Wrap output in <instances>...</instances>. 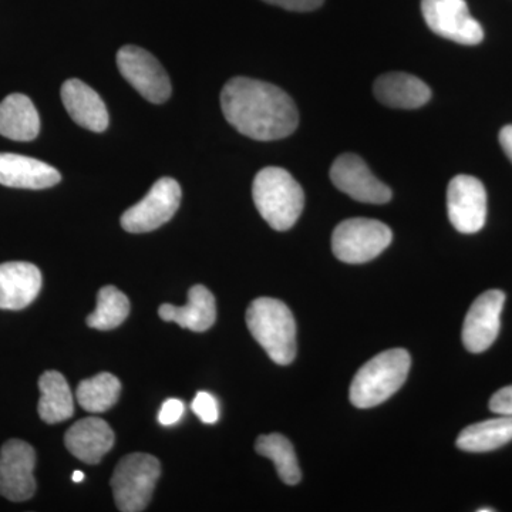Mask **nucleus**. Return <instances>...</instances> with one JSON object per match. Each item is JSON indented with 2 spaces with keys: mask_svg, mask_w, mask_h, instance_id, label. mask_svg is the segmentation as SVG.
<instances>
[{
  "mask_svg": "<svg viewBox=\"0 0 512 512\" xmlns=\"http://www.w3.org/2000/svg\"><path fill=\"white\" fill-rule=\"evenodd\" d=\"M184 414V403L178 399H168L161 406L160 413H158V421L161 426H174L181 420Z\"/></svg>",
  "mask_w": 512,
  "mask_h": 512,
  "instance_id": "27",
  "label": "nucleus"
},
{
  "mask_svg": "<svg viewBox=\"0 0 512 512\" xmlns=\"http://www.w3.org/2000/svg\"><path fill=\"white\" fill-rule=\"evenodd\" d=\"M421 12L431 32L458 45L476 46L484 30L471 16L466 0H421Z\"/></svg>",
  "mask_w": 512,
  "mask_h": 512,
  "instance_id": "8",
  "label": "nucleus"
},
{
  "mask_svg": "<svg viewBox=\"0 0 512 512\" xmlns=\"http://www.w3.org/2000/svg\"><path fill=\"white\" fill-rule=\"evenodd\" d=\"M330 180L338 190L353 200L366 204H386L392 200V191L369 170L356 154H342L330 168Z\"/></svg>",
  "mask_w": 512,
  "mask_h": 512,
  "instance_id": "12",
  "label": "nucleus"
},
{
  "mask_svg": "<svg viewBox=\"0 0 512 512\" xmlns=\"http://www.w3.org/2000/svg\"><path fill=\"white\" fill-rule=\"evenodd\" d=\"M181 195L180 184L174 178H161L143 200L124 212L121 227L130 234H144L163 227L178 211Z\"/></svg>",
  "mask_w": 512,
  "mask_h": 512,
  "instance_id": "7",
  "label": "nucleus"
},
{
  "mask_svg": "<svg viewBox=\"0 0 512 512\" xmlns=\"http://www.w3.org/2000/svg\"><path fill=\"white\" fill-rule=\"evenodd\" d=\"M252 195L256 210L275 231L291 229L305 207L301 185L284 168L266 167L259 171Z\"/></svg>",
  "mask_w": 512,
  "mask_h": 512,
  "instance_id": "2",
  "label": "nucleus"
},
{
  "mask_svg": "<svg viewBox=\"0 0 512 512\" xmlns=\"http://www.w3.org/2000/svg\"><path fill=\"white\" fill-rule=\"evenodd\" d=\"M72 480L74 483H82L84 480V473L83 471H74Z\"/></svg>",
  "mask_w": 512,
  "mask_h": 512,
  "instance_id": "31",
  "label": "nucleus"
},
{
  "mask_svg": "<svg viewBox=\"0 0 512 512\" xmlns=\"http://www.w3.org/2000/svg\"><path fill=\"white\" fill-rule=\"evenodd\" d=\"M62 175L52 165L19 154L0 153V184L22 190H45L59 184Z\"/></svg>",
  "mask_w": 512,
  "mask_h": 512,
  "instance_id": "15",
  "label": "nucleus"
},
{
  "mask_svg": "<svg viewBox=\"0 0 512 512\" xmlns=\"http://www.w3.org/2000/svg\"><path fill=\"white\" fill-rule=\"evenodd\" d=\"M490 410L495 414H500V416H512V386L498 390L491 397Z\"/></svg>",
  "mask_w": 512,
  "mask_h": 512,
  "instance_id": "28",
  "label": "nucleus"
},
{
  "mask_svg": "<svg viewBox=\"0 0 512 512\" xmlns=\"http://www.w3.org/2000/svg\"><path fill=\"white\" fill-rule=\"evenodd\" d=\"M160 474V461L150 454L134 453L121 458L111 477V490L117 508L121 512L146 510Z\"/></svg>",
  "mask_w": 512,
  "mask_h": 512,
  "instance_id": "5",
  "label": "nucleus"
},
{
  "mask_svg": "<svg viewBox=\"0 0 512 512\" xmlns=\"http://www.w3.org/2000/svg\"><path fill=\"white\" fill-rule=\"evenodd\" d=\"M221 107L228 123L252 140H281L291 136L299 123L298 109L289 94L248 77H235L225 84Z\"/></svg>",
  "mask_w": 512,
  "mask_h": 512,
  "instance_id": "1",
  "label": "nucleus"
},
{
  "mask_svg": "<svg viewBox=\"0 0 512 512\" xmlns=\"http://www.w3.org/2000/svg\"><path fill=\"white\" fill-rule=\"evenodd\" d=\"M264 2L292 10V12H311L323 5V0H264Z\"/></svg>",
  "mask_w": 512,
  "mask_h": 512,
  "instance_id": "29",
  "label": "nucleus"
},
{
  "mask_svg": "<svg viewBox=\"0 0 512 512\" xmlns=\"http://www.w3.org/2000/svg\"><path fill=\"white\" fill-rule=\"evenodd\" d=\"M255 450L261 456L274 461L279 477L285 484L296 485L301 481V468H299L295 450L291 441L282 434L274 433L258 437Z\"/></svg>",
  "mask_w": 512,
  "mask_h": 512,
  "instance_id": "24",
  "label": "nucleus"
},
{
  "mask_svg": "<svg viewBox=\"0 0 512 512\" xmlns=\"http://www.w3.org/2000/svg\"><path fill=\"white\" fill-rule=\"evenodd\" d=\"M504 303L505 293L491 289L471 305L463 326V343L468 352L481 353L493 346L500 333Z\"/></svg>",
  "mask_w": 512,
  "mask_h": 512,
  "instance_id": "13",
  "label": "nucleus"
},
{
  "mask_svg": "<svg viewBox=\"0 0 512 512\" xmlns=\"http://www.w3.org/2000/svg\"><path fill=\"white\" fill-rule=\"evenodd\" d=\"M447 210L451 224L461 234H476L487 220V191L471 175H457L448 184Z\"/></svg>",
  "mask_w": 512,
  "mask_h": 512,
  "instance_id": "10",
  "label": "nucleus"
},
{
  "mask_svg": "<svg viewBox=\"0 0 512 512\" xmlns=\"http://www.w3.org/2000/svg\"><path fill=\"white\" fill-rule=\"evenodd\" d=\"M121 76L150 103L161 104L170 99L171 82L156 57L138 46H124L117 52Z\"/></svg>",
  "mask_w": 512,
  "mask_h": 512,
  "instance_id": "9",
  "label": "nucleus"
},
{
  "mask_svg": "<svg viewBox=\"0 0 512 512\" xmlns=\"http://www.w3.org/2000/svg\"><path fill=\"white\" fill-rule=\"evenodd\" d=\"M64 444L83 463L99 464L114 446V433L103 419L87 417L67 430Z\"/></svg>",
  "mask_w": 512,
  "mask_h": 512,
  "instance_id": "16",
  "label": "nucleus"
},
{
  "mask_svg": "<svg viewBox=\"0 0 512 512\" xmlns=\"http://www.w3.org/2000/svg\"><path fill=\"white\" fill-rule=\"evenodd\" d=\"M512 441V416L471 424L461 431L457 447L468 453H487Z\"/></svg>",
  "mask_w": 512,
  "mask_h": 512,
  "instance_id": "22",
  "label": "nucleus"
},
{
  "mask_svg": "<svg viewBox=\"0 0 512 512\" xmlns=\"http://www.w3.org/2000/svg\"><path fill=\"white\" fill-rule=\"evenodd\" d=\"M376 99L392 109H420L431 99V90L423 80L412 74L386 73L375 82Z\"/></svg>",
  "mask_w": 512,
  "mask_h": 512,
  "instance_id": "18",
  "label": "nucleus"
},
{
  "mask_svg": "<svg viewBox=\"0 0 512 512\" xmlns=\"http://www.w3.org/2000/svg\"><path fill=\"white\" fill-rule=\"evenodd\" d=\"M35 448L22 440H9L0 450V495L13 503L29 500L36 493L33 476Z\"/></svg>",
  "mask_w": 512,
  "mask_h": 512,
  "instance_id": "11",
  "label": "nucleus"
},
{
  "mask_svg": "<svg viewBox=\"0 0 512 512\" xmlns=\"http://www.w3.org/2000/svg\"><path fill=\"white\" fill-rule=\"evenodd\" d=\"M191 407L192 412L197 414L202 423L215 424L220 419L217 399L210 393L198 392L192 400Z\"/></svg>",
  "mask_w": 512,
  "mask_h": 512,
  "instance_id": "26",
  "label": "nucleus"
},
{
  "mask_svg": "<svg viewBox=\"0 0 512 512\" xmlns=\"http://www.w3.org/2000/svg\"><path fill=\"white\" fill-rule=\"evenodd\" d=\"M392 229L369 218L340 222L332 235L333 254L345 264H365L392 244Z\"/></svg>",
  "mask_w": 512,
  "mask_h": 512,
  "instance_id": "6",
  "label": "nucleus"
},
{
  "mask_svg": "<svg viewBox=\"0 0 512 512\" xmlns=\"http://www.w3.org/2000/svg\"><path fill=\"white\" fill-rule=\"evenodd\" d=\"M64 109L74 123L94 133H103L109 127V111L99 94L82 80L70 79L63 83Z\"/></svg>",
  "mask_w": 512,
  "mask_h": 512,
  "instance_id": "17",
  "label": "nucleus"
},
{
  "mask_svg": "<svg viewBox=\"0 0 512 512\" xmlns=\"http://www.w3.org/2000/svg\"><path fill=\"white\" fill-rule=\"evenodd\" d=\"M40 400L37 406L40 419L47 424L62 423L74 413L72 390L62 373L49 370L39 379Z\"/></svg>",
  "mask_w": 512,
  "mask_h": 512,
  "instance_id": "21",
  "label": "nucleus"
},
{
  "mask_svg": "<svg viewBox=\"0 0 512 512\" xmlns=\"http://www.w3.org/2000/svg\"><path fill=\"white\" fill-rule=\"evenodd\" d=\"M121 383L111 373H100L77 386L76 399L89 413H104L119 402Z\"/></svg>",
  "mask_w": 512,
  "mask_h": 512,
  "instance_id": "23",
  "label": "nucleus"
},
{
  "mask_svg": "<svg viewBox=\"0 0 512 512\" xmlns=\"http://www.w3.org/2000/svg\"><path fill=\"white\" fill-rule=\"evenodd\" d=\"M42 289V272L29 262L0 265V309L22 311L35 301Z\"/></svg>",
  "mask_w": 512,
  "mask_h": 512,
  "instance_id": "14",
  "label": "nucleus"
},
{
  "mask_svg": "<svg viewBox=\"0 0 512 512\" xmlns=\"http://www.w3.org/2000/svg\"><path fill=\"white\" fill-rule=\"evenodd\" d=\"M247 325L256 342L278 365L286 366L296 356V322L284 302L259 298L249 305Z\"/></svg>",
  "mask_w": 512,
  "mask_h": 512,
  "instance_id": "4",
  "label": "nucleus"
},
{
  "mask_svg": "<svg viewBox=\"0 0 512 512\" xmlns=\"http://www.w3.org/2000/svg\"><path fill=\"white\" fill-rule=\"evenodd\" d=\"M494 508H480L478 512H493Z\"/></svg>",
  "mask_w": 512,
  "mask_h": 512,
  "instance_id": "32",
  "label": "nucleus"
},
{
  "mask_svg": "<svg viewBox=\"0 0 512 512\" xmlns=\"http://www.w3.org/2000/svg\"><path fill=\"white\" fill-rule=\"evenodd\" d=\"M158 315L165 322H175L192 332H205L217 319V305L214 295L205 286H192L188 292V303L185 306H174L170 303L161 305Z\"/></svg>",
  "mask_w": 512,
  "mask_h": 512,
  "instance_id": "19",
  "label": "nucleus"
},
{
  "mask_svg": "<svg viewBox=\"0 0 512 512\" xmlns=\"http://www.w3.org/2000/svg\"><path fill=\"white\" fill-rule=\"evenodd\" d=\"M412 359L404 349H390L370 359L353 377L350 402L359 409L379 406L406 382Z\"/></svg>",
  "mask_w": 512,
  "mask_h": 512,
  "instance_id": "3",
  "label": "nucleus"
},
{
  "mask_svg": "<svg viewBox=\"0 0 512 512\" xmlns=\"http://www.w3.org/2000/svg\"><path fill=\"white\" fill-rule=\"evenodd\" d=\"M39 131V113L28 96L13 93L0 103V136L13 141H32Z\"/></svg>",
  "mask_w": 512,
  "mask_h": 512,
  "instance_id": "20",
  "label": "nucleus"
},
{
  "mask_svg": "<svg viewBox=\"0 0 512 512\" xmlns=\"http://www.w3.org/2000/svg\"><path fill=\"white\" fill-rule=\"evenodd\" d=\"M500 144L503 147L504 153L510 158L512 163V124L501 128L500 131Z\"/></svg>",
  "mask_w": 512,
  "mask_h": 512,
  "instance_id": "30",
  "label": "nucleus"
},
{
  "mask_svg": "<svg viewBox=\"0 0 512 512\" xmlns=\"http://www.w3.org/2000/svg\"><path fill=\"white\" fill-rule=\"evenodd\" d=\"M130 313V301L114 286H104L97 295V306L87 318V325L97 330L119 328Z\"/></svg>",
  "mask_w": 512,
  "mask_h": 512,
  "instance_id": "25",
  "label": "nucleus"
}]
</instances>
